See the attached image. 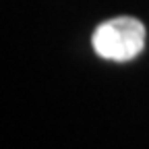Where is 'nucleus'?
Returning a JSON list of instances; mask_svg holds the SVG:
<instances>
[{"label":"nucleus","mask_w":149,"mask_h":149,"mask_svg":"<svg viewBox=\"0 0 149 149\" xmlns=\"http://www.w3.org/2000/svg\"><path fill=\"white\" fill-rule=\"evenodd\" d=\"M91 44L95 54L102 58L126 62L145 48V27L135 17H116L97 25Z\"/></svg>","instance_id":"obj_1"}]
</instances>
